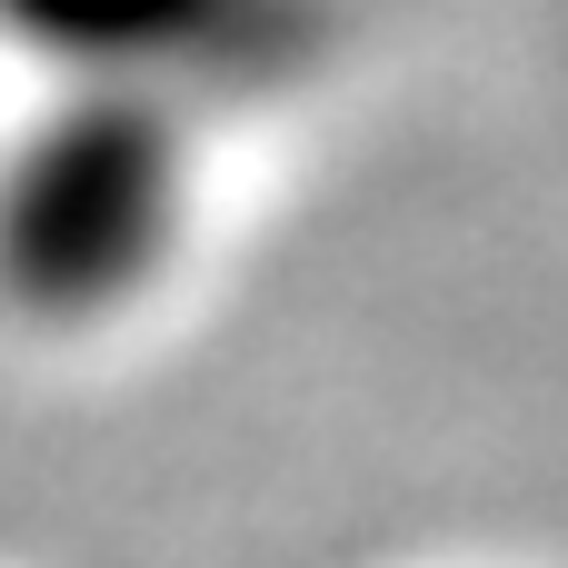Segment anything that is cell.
<instances>
[{
    "instance_id": "7a4b0ae2",
    "label": "cell",
    "mask_w": 568,
    "mask_h": 568,
    "mask_svg": "<svg viewBox=\"0 0 568 568\" xmlns=\"http://www.w3.org/2000/svg\"><path fill=\"white\" fill-rule=\"evenodd\" d=\"M0 50L40 80H140L190 110L290 90L329 50L320 0H0Z\"/></svg>"
},
{
    "instance_id": "6da1fadb",
    "label": "cell",
    "mask_w": 568,
    "mask_h": 568,
    "mask_svg": "<svg viewBox=\"0 0 568 568\" xmlns=\"http://www.w3.org/2000/svg\"><path fill=\"white\" fill-rule=\"evenodd\" d=\"M210 110L140 80H50L0 140V310L80 339L160 300L200 220Z\"/></svg>"
}]
</instances>
